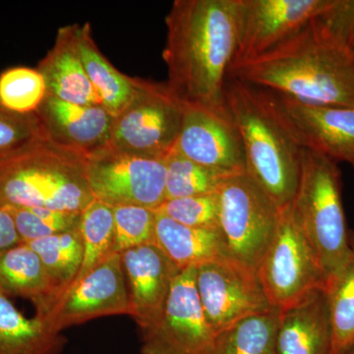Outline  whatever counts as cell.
Wrapping results in <instances>:
<instances>
[{
  "label": "cell",
  "mask_w": 354,
  "mask_h": 354,
  "mask_svg": "<svg viewBox=\"0 0 354 354\" xmlns=\"http://www.w3.org/2000/svg\"><path fill=\"white\" fill-rule=\"evenodd\" d=\"M167 86L186 106L230 116L225 85L239 37V0H176L165 17Z\"/></svg>",
  "instance_id": "cell-1"
},
{
  "label": "cell",
  "mask_w": 354,
  "mask_h": 354,
  "mask_svg": "<svg viewBox=\"0 0 354 354\" xmlns=\"http://www.w3.org/2000/svg\"><path fill=\"white\" fill-rule=\"evenodd\" d=\"M227 79L304 104L354 109V51L322 15L264 55L232 65Z\"/></svg>",
  "instance_id": "cell-2"
},
{
  "label": "cell",
  "mask_w": 354,
  "mask_h": 354,
  "mask_svg": "<svg viewBox=\"0 0 354 354\" xmlns=\"http://www.w3.org/2000/svg\"><path fill=\"white\" fill-rule=\"evenodd\" d=\"M225 100L243 144L247 176L279 209L288 206L297 191L304 148L279 113L274 95L228 79Z\"/></svg>",
  "instance_id": "cell-3"
},
{
  "label": "cell",
  "mask_w": 354,
  "mask_h": 354,
  "mask_svg": "<svg viewBox=\"0 0 354 354\" xmlns=\"http://www.w3.org/2000/svg\"><path fill=\"white\" fill-rule=\"evenodd\" d=\"M94 200L87 158L48 138L0 162L1 205L81 213Z\"/></svg>",
  "instance_id": "cell-4"
},
{
  "label": "cell",
  "mask_w": 354,
  "mask_h": 354,
  "mask_svg": "<svg viewBox=\"0 0 354 354\" xmlns=\"http://www.w3.org/2000/svg\"><path fill=\"white\" fill-rule=\"evenodd\" d=\"M293 211L328 279L353 256L342 199V176L335 160L302 149Z\"/></svg>",
  "instance_id": "cell-5"
},
{
  "label": "cell",
  "mask_w": 354,
  "mask_h": 354,
  "mask_svg": "<svg viewBox=\"0 0 354 354\" xmlns=\"http://www.w3.org/2000/svg\"><path fill=\"white\" fill-rule=\"evenodd\" d=\"M185 104L167 83L135 77L132 99L114 116L108 147L136 157L165 160L176 148Z\"/></svg>",
  "instance_id": "cell-6"
},
{
  "label": "cell",
  "mask_w": 354,
  "mask_h": 354,
  "mask_svg": "<svg viewBox=\"0 0 354 354\" xmlns=\"http://www.w3.org/2000/svg\"><path fill=\"white\" fill-rule=\"evenodd\" d=\"M257 274L270 304L279 311L290 308L327 283L315 251L298 223L292 203L279 209L274 236Z\"/></svg>",
  "instance_id": "cell-7"
},
{
  "label": "cell",
  "mask_w": 354,
  "mask_h": 354,
  "mask_svg": "<svg viewBox=\"0 0 354 354\" xmlns=\"http://www.w3.org/2000/svg\"><path fill=\"white\" fill-rule=\"evenodd\" d=\"M216 195L218 230L228 254L257 272L274 236L279 209L246 174L227 176Z\"/></svg>",
  "instance_id": "cell-8"
},
{
  "label": "cell",
  "mask_w": 354,
  "mask_h": 354,
  "mask_svg": "<svg viewBox=\"0 0 354 354\" xmlns=\"http://www.w3.org/2000/svg\"><path fill=\"white\" fill-rule=\"evenodd\" d=\"M87 178L95 199L111 207L157 209L167 200L165 160L130 156L106 146L88 156Z\"/></svg>",
  "instance_id": "cell-9"
},
{
  "label": "cell",
  "mask_w": 354,
  "mask_h": 354,
  "mask_svg": "<svg viewBox=\"0 0 354 354\" xmlns=\"http://www.w3.org/2000/svg\"><path fill=\"white\" fill-rule=\"evenodd\" d=\"M129 292L121 254L111 253L36 316L51 330H62L100 317L129 315Z\"/></svg>",
  "instance_id": "cell-10"
},
{
  "label": "cell",
  "mask_w": 354,
  "mask_h": 354,
  "mask_svg": "<svg viewBox=\"0 0 354 354\" xmlns=\"http://www.w3.org/2000/svg\"><path fill=\"white\" fill-rule=\"evenodd\" d=\"M195 283L203 312L216 335L243 319L274 309L257 272L230 257L198 266Z\"/></svg>",
  "instance_id": "cell-11"
},
{
  "label": "cell",
  "mask_w": 354,
  "mask_h": 354,
  "mask_svg": "<svg viewBox=\"0 0 354 354\" xmlns=\"http://www.w3.org/2000/svg\"><path fill=\"white\" fill-rule=\"evenodd\" d=\"M142 354H206L216 334L203 312L195 268L177 274L162 315L141 330Z\"/></svg>",
  "instance_id": "cell-12"
},
{
  "label": "cell",
  "mask_w": 354,
  "mask_h": 354,
  "mask_svg": "<svg viewBox=\"0 0 354 354\" xmlns=\"http://www.w3.org/2000/svg\"><path fill=\"white\" fill-rule=\"evenodd\" d=\"M335 1L239 0V37L232 65L260 57L283 44L327 12Z\"/></svg>",
  "instance_id": "cell-13"
},
{
  "label": "cell",
  "mask_w": 354,
  "mask_h": 354,
  "mask_svg": "<svg viewBox=\"0 0 354 354\" xmlns=\"http://www.w3.org/2000/svg\"><path fill=\"white\" fill-rule=\"evenodd\" d=\"M174 151L227 176L246 174L243 144L230 115L185 104Z\"/></svg>",
  "instance_id": "cell-14"
},
{
  "label": "cell",
  "mask_w": 354,
  "mask_h": 354,
  "mask_svg": "<svg viewBox=\"0 0 354 354\" xmlns=\"http://www.w3.org/2000/svg\"><path fill=\"white\" fill-rule=\"evenodd\" d=\"M299 145L354 169V109L304 104L272 93Z\"/></svg>",
  "instance_id": "cell-15"
},
{
  "label": "cell",
  "mask_w": 354,
  "mask_h": 354,
  "mask_svg": "<svg viewBox=\"0 0 354 354\" xmlns=\"http://www.w3.org/2000/svg\"><path fill=\"white\" fill-rule=\"evenodd\" d=\"M129 292L130 316L140 330L157 322L172 283L180 270L156 244H146L121 253Z\"/></svg>",
  "instance_id": "cell-16"
},
{
  "label": "cell",
  "mask_w": 354,
  "mask_h": 354,
  "mask_svg": "<svg viewBox=\"0 0 354 354\" xmlns=\"http://www.w3.org/2000/svg\"><path fill=\"white\" fill-rule=\"evenodd\" d=\"M36 115L46 138L86 158L109 145L113 116L102 106H79L46 94Z\"/></svg>",
  "instance_id": "cell-17"
},
{
  "label": "cell",
  "mask_w": 354,
  "mask_h": 354,
  "mask_svg": "<svg viewBox=\"0 0 354 354\" xmlns=\"http://www.w3.org/2000/svg\"><path fill=\"white\" fill-rule=\"evenodd\" d=\"M278 354H335L325 288H317L281 311Z\"/></svg>",
  "instance_id": "cell-18"
},
{
  "label": "cell",
  "mask_w": 354,
  "mask_h": 354,
  "mask_svg": "<svg viewBox=\"0 0 354 354\" xmlns=\"http://www.w3.org/2000/svg\"><path fill=\"white\" fill-rule=\"evenodd\" d=\"M77 30V24L59 28L55 44L37 69L44 77L46 94L79 106H102L84 69Z\"/></svg>",
  "instance_id": "cell-19"
},
{
  "label": "cell",
  "mask_w": 354,
  "mask_h": 354,
  "mask_svg": "<svg viewBox=\"0 0 354 354\" xmlns=\"http://www.w3.org/2000/svg\"><path fill=\"white\" fill-rule=\"evenodd\" d=\"M156 213L155 244L180 271L230 257L218 228L188 227Z\"/></svg>",
  "instance_id": "cell-20"
},
{
  "label": "cell",
  "mask_w": 354,
  "mask_h": 354,
  "mask_svg": "<svg viewBox=\"0 0 354 354\" xmlns=\"http://www.w3.org/2000/svg\"><path fill=\"white\" fill-rule=\"evenodd\" d=\"M79 53L88 80L94 87L102 106L116 116L127 106L135 91V77L121 73L102 55L93 38L90 23L78 25Z\"/></svg>",
  "instance_id": "cell-21"
},
{
  "label": "cell",
  "mask_w": 354,
  "mask_h": 354,
  "mask_svg": "<svg viewBox=\"0 0 354 354\" xmlns=\"http://www.w3.org/2000/svg\"><path fill=\"white\" fill-rule=\"evenodd\" d=\"M0 295L31 300L37 310L53 297V288L38 254L22 242L0 253Z\"/></svg>",
  "instance_id": "cell-22"
},
{
  "label": "cell",
  "mask_w": 354,
  "mask_h": 354,
  "mask_svg": "<svg viewBox=\"0 0 354 354\" xmlns=\"http://www.w3.org/2000/svg\"><path fill=\"white\" fill-rule=\"evenodd\" d=\"M65 344L41 318H28L0 295V354H59Z\"/></svg>",
  "instance_id": "cell-23"
},
{
  "label": "cell",
  "mask_w": 354,
  "mask_h": 354,
  "mask_svg": "<svg viewBox=\"0 0 354 354\" xmlns=\"http://www.w3.org/2000/svg\"><path fill=\"white\" fill-rule=\"evenodd\" d=\"M41 261L53 288V297L41 311L53 300L57 299L75 281L82 266L84 243L80 227L28 242Z\"/></svg>",
  "instance_id": "cell-24"
},
{
  "label": "cell",
  "mask_w": 354,
  "mask_h": 354,
  "mask_svg": "<svg viewBox=\"0 0 354 354\" xmlns=\"http://www.w3.org/2000/svg\"><path fill=\"white\" fill-rule=\"evenodd\" d=\"M279 317L274 309L234 324L216 335L206 354H278Z\"/></svg>",
  "instance_id": "cell-25"
},
{
  "label": "cell",
  "mask_w": 354,
  "mask_h": 354,
  "mask_svg": "<svg viewBox=\"0 0 354 354\" xmlns=\"http://www.w3.org/2000/svg\"><path fill=\"white\" fill-rule=\"evenodd\" d=\"M335 354L354 346V253L326 283Z\"/></svg>",
  "instance_id": "cell-26"
},
{
  "label": "cell",
  "mask_w": 354,
  "mask_h": 354,
  "mask_svg": "<svg viewBox=\"0 0 354 354\" xmlns=\"http://www.w3.org/2000/svg\"><path fill=\"white\" fill-rule=\"evenodd\" d=\"M79 227L82 234L84 256L82 266L73 283L113 253V207L95 199L81 212Z\"/></svg>",
  "instance_id": "cell-27"
},
{
  "label": "cell",
  "mask_w": 354,
  "mask_h": 354,
  "mask_svg": "<svg viewBox=\"0 0 354 354\" xmlns=\"http://www.w3.org/2000/svg\"><path fill=\"white\" fill-rule=\"evenodd\" d=\"M165 164L167 200L214 194L221 183L230 176L196 164L174 150L165 158Z\"/></svg>",
  "instance_id": "cell-28"
},
{
  "label": "cell",
  "mask_w": 354,
  "mask_h": 354,
  "mask_svg": "<svg viewBox=\"0 0 354 354\" xmlns=\"http://www.w3.org/2000/svg\"><path fill=\"white\" fill-rule=\"evenodd\" d=\"M46 95V83L37 68L11 67L0 73V104L8 111L36 113Z\"/></svg>",
  "instance_id": "cell-29"
},
{
  "label": "cell",
  "mask_w": 354,
  "mask_h": 354,
  "mask_svg": "<svg viewBox=\"0 0 354 354\" xmlns=\"http://www.w3.org/2000/svg\"><path fill=\"white\" fill-rule=\"evenodd\" d=\"M12 216L21 241H39L78 227L80 212L2 205Z\"/></svg>",
  "instance_id": "cell-30"
},
{
  "label": "cell",
  "mask_w": 354,
  "mask_h": 354,
  "mask_svg": "<svg viewBox=\"0 0 354 354\" xmlns=\"http://www.w3.org/2000/svg\"><path fill=\"white\" fill-rule=\"evenodd\" d=\"M156 209L138 206L113 207V253L155 244Z\"/></svg>",
  "instance_id": "cell-31"
},
{
  "label": "cell",
  "mask_w": 354,
  "mask_h": 354,
  "mask_svg": "<svg viewBox=\"0 0 354 354\" xmlns=\"http://www.w3.org/2000/svg\"><path fill=\"white\" fill-rule=\"evenodd\" d=\"M46 139L36 113L19 114L0 104V162Z\"/></svg>",
  "instance_id": "cell-32"
},
{
  "label": "cell",
  "mask_w": 354,
  "mask_h": 354,
  "mask_svg": "<svg viewBox=\"0 0 354 354\" xmlns=\"http://www.w3.org/2000/svg\"><path fill=\"white\" fill-rule=\"evenodd\" d=\"M156 211L188 227L218 228V199L216 193L167 200Z\"/></svg>",
  "instance_id": "cell-33"
},
{
  "label": "cell",
  "mask_w": 354,
  "mask_h": 354,
  "mask_svg": "<svg viewBox=\"0 0 354 354\" xmlns=\"http://www.w3.org/2000/svg\"><path fill=\"white\" fill-rule=\"evenodd\" d=\"M322 17L335 34L354 51V0H335Z\"/></svg>",
  "instance_id": "cell-34"
},
{
  "label": "cell",
  "mask_w": 354,
  "mask_h": 354,
  "mask_svg": "<svg viewBox=\"0 0 354 354\" xmlns=\"http://www.w3.org/2000/svg\"><path fill=\"white\" fill-rule=\"evenodd\" d=\"M22 243L12 216L0 204V253Z\"/></svg>",
  "instance_id": "cell-35"
},
{
  "label": "cell",
  "mask_w": 354,
  "mask_h": 354,
  "mask_svg": "<svg viewBox=\"0 0 354 354\" xmlns=\"http://www.w3.org/2000/svg\"><path fill=\"white\" fill-rule=\"evenodd\" d=\"M348 241L351 250H353L354 253V232H349Z\"/></svg>",
  "instance_id": "cell-36"
},
{
  "label": "cell",
  "mask_w": 354,
  "mask_h": 354,
  "mask_svg": "<svg viewBox=\"0 0 354 354\" xmlns=\"http://www.w3.org/2000/svg\"><path fill=\"white\" fill-rule=\"evenodd\" d=\"M339 354H354V346L346 349V351H342V353Z\"/></svg>",
  "instance_id": "cell-37"
}]
</instances>
